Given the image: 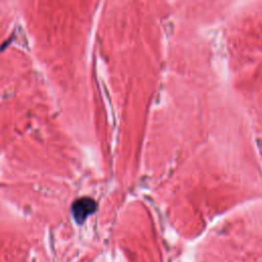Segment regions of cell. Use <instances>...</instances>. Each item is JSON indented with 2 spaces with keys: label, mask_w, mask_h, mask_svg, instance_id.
Wrapping results in <instances>:
<instances>
[{
  "label": "cell",
  "mask_w": 262,
  "mask_h": 262,
  "mask_svg": "<svg viewBox=\"0 0 262 262\" xmlns=\"http://www.w3.org/2000/svg\"><path fill=\"white\" fill-rule=\"evenodd\" d=\"M96 208L97 204L92 198H79L72 204L73 217L78 224H82L90 215L96 211Z\"/></svg>",
  "instance_id": "obj_1"
}]
</instances>
